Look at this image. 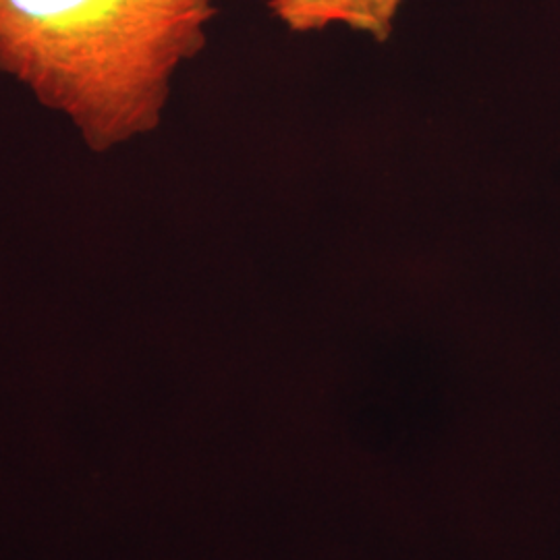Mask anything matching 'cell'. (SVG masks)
I'll use <instances>...</instances> for the list:
<instances>
[{
  "instance_id": "obj_2",
  "label": "cell",
  "mask_w": 560,
  "mask_h": 560,
  "mask_svg": "<svg viewBox=\"0 0 560 560\" xmlns=\"http://www.w3.org/2000/svg\"><path fill=\"white\" fill-rule=\"evenodd\" d=\"M407 0H268V11L293 34H316L332 25L390 40L400 9Z\"/></svg>"
},
{
  "instance_id": "obj_1",
  "label": "cell",
  "mask_w": 560,
  "mask_h": 560,
  "mask_svg": "<svg viewBox=\"0 0 560 560\" xmlns=\"http://www.w3.org/2000/svg\"><path fill=\"white\" fill-rule=\"evenodd\" d=\"M217 15V0H0V73L110 154L161 127Z\"/></svg>"
}]
</instances>
